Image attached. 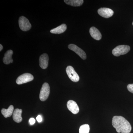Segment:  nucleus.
Segmentation results:
<instances>
[{"instance_id": "39448f33", "label": "nucleus", "mask_w": 133, "mask_h": 133, "mask_svg": "<svg viewBox=\"0 0 133 133\" xmlns=\"http://www.w3.org/2000/svg\"><path fill=\"white\" fill-rule=\"evenodd\" d=\"M34 79L33 75L30 73H24L17 78L16 83L17 84L21 85L32 81Z\"/></svg>"}, {"instance_id": "4468645a", "label": "nucleus", "mask_w": 133, "mask_h": 133, "mask_svg": "<svg viewBox=\"0 0 133 133\" xmlns=\"http://www.w3.org/2000/svg\"><path fill=\"white\" fill-rule=\"evenodd\" d=\"M67 27L65 24H61L60 26L50 30V32L52 34H59L64 33L66 30Z\"/></svg>"}, {"instance_id": "9d476101", "label": "nucleus", "mask_w": 133, "mask_h": 133, "mask_svg": "<svg viewBox=\"0 0 133 133\" xmlns=\"http://www.w3.org/2000/svg\"><path fill=\"white\" fill-rule=\"evenodd\" d=\"M49 58L48 54L44 53L39 58V65L41 68L45 69L48 67L49 64Z\"/></svg>"}, {"instance_id": "423d86ee", "label": "nucleus", "mask_w": 133, "mask_h": 133, "mask_svg": "<svg viewBox=\"0 0 133 133\" xmlns=\"http://www.w3.org/2000/svg\"><path fill=\"white\" fill-rule=\"evenodd\" d=\"M66 71L69 78L72 81L74 82H77L79 81V76L75 71L74 68L72 66H67L66 69Z\"/></svg>"}, {"instance_id": "f03ea898", "label": "nucleus", "mask_w": 133, "mask_h": 133, "mask_svg": "<svg viewBox=\"0 0 133 133\" xmlns=\"http://www.w3.org/2000/svg\"><path fill=\"white\" fill-rule=\"evenodd\" d=\"M130 47L127 45H119L117 46L112 51L113 55L118 57L122 55H125L129 51Z\"/></svg>"}, {"instance_id": "6ab92c4d", "label": "nucleus", "mask_w": 133, "mask_h": 133, "mask_svg": "<svg viewBox=\"0 0 133 133\" xmlns=\"http://www.w3.org/2000/svg\"><path fill=\"white\" fill-rule=\"evenodd\" d=\"M35 120L33 118H31L29 119V122L30 124L31 125H34V124L35 123Z\"/></svg>"}, {"instance_id": "aec40b11", "label": "nucleus", "mask_w": 133, "mask_h": 133, "mask_svg": "<svg viewBox=\"0 0 133 133\" xmlns=\"http://www.w3.org/2000/svg\"><path fill=\"white\" fill-rule=\"evenodd\" d=\"M36 119L37 122L39 123L42 122V118L41 115H38V116L37 117Z\"/></svg>"}, {"instance_id": "1a4fd4ad", "label": "nucleus", "mask_w": 133, "mask_h": 133, "mask_svg": "<svg viewBox=\"0 0 133 133\" xmlns=\"http://www.w3.org/2000/svg\"><path fill=\"white\" fill-rule=\"evenodd\" d=\"M67 107L70 111L74 114L78 113L79 108L77 103L73 100H69L67 103Z\"/></svg>"}, {"instance_id": "412c9836", "label": "nucleus", "mask_w": 133, "mask_h": 133, "mask_svg": "<svg viewBox=\"0 0 133 133\" xmlns=\"http://www.w3.org/2000/svg\"><path fill=\"white\" fill-rule=\"evenodd\" d=\"M3 48V47L2 45L1 44H0V51H1L2 50Z\"/></svg>"}, {"instance_id": "9b49d317", "label": "nucleus", "mask_w": 133, "mask_h": 133, "mask_svg": "<svg viewBox=\"0 0 133 133\" xmlns=\"http://www.w3.org/2000/svg\"><path fill=\"white\" fill-rule=\"evenodd\" d=\"M90 33L93 38L97 41H99L102 38V35L99 30L94 27L90 28Z\"/></svg>"}, {"instance_id": "a211bd4d", "label": "nucleus", "mask_w": 133, "mask_h": 133, "mask_svg": "<svg viewBox=\"0 0 133 133\" xmlns=\"http://www.w3.org/2000/svg\"><path fill=\"white\" fill-rule=\"evenodd\" d=\"M127 89L129 92L133 94V84H128L127 86Z\"/></svg>"}, {"instance_id": "0eeeda50", "label": "nucleus", "mask_w": 133, "mask_h": 133, "mask_svg": "<svg viewBox=\"0 0 133 133\" xmlns=\"http://www.w3.org/2000/svg\"><path fill=\"white\" fill-rule=\"evenodd\" d=\"M69 49L73 51L78 55L82 59H85L87 58L86 54L81 48H79L77 45L74 44H70L68 46Z\"/></svg>"}, {"instance_id": "20e7f679", "label": "nucleus", "mask_w": 133, "mask_h": 133, "mask_svg": "<svg viewBox=\"0 0 133 133\" xmlns=\"http://www.w3.org/2000/svg\"><path fill=\"white\" fill-rule=\"evenodd\" d=\"M19 27L23 31H27L31 28V25L28 19L24 16L20 17L19 20Z\"/></svg>"}, {"instance_id": "f8f14e48", "label": "nucleus", "mask_w": 133, "mask_h": 133, "mask_svg": "<svg viewBox=\"0 0 133 133\" xmlns=\"http://www.w3.org/2000/svg\"><path fill=\"white\" fill-rule=\"evenodd\" d=\"M22 110L21 109H16L14 111L13 114V118L14 121L17 123H20L22 120Z\"/></svg>"}, {"instance_id": "f257e3e1", "label": "nucleus", "mask_w": 133, "mask_h": 133, "mask_svg": "<svg viewBox=\"0 0 133 133\" xmlns=\"http://www.w3.org/2000/svg\"><path fill=\"white\" fill-rule=\"evenodd\" d=\"M112 125L118 133H129L132 129L130 123L121 116H114L112 119Z\"/></svg>"}, {"instance_id": "6e6552de", "label": "nucleus", "mask_w": 133, "mask_h": 133, "mask_svg": "<svg viewBox=\"0 0 133 133\" xmlns=\"http://www.w3.org/2000/svg\"><path fill=\"white\" fill-rule=\"evenodd\" d=\"M98 14L102 17L108 18L112 16L114 12L110 9L108 8H101L98 10Z\"/></svg>"}, {"instance_id": "f3484780", "label": "nucleus", "mask_w": 133, "mask_h": 133, "mask_svg": "<svg viewBox=\"0 0 133 133\" xmlns=\"http://www.w3.org/2000/svg\"><path fill=\"white\" fill-rule=\"evenodd\" d=\"M90 129V126L88 124L82 125L79 128V133H89Z\"/></svg>"}, {"instance_id": "7ed1b4c3", "label": "nucleus", "mask_w": 133, "mask_h": 133, "mask_svg": "<svg viewBox=\"0 0 133 133\" xmlns=\"http://www.w3.org/2000/svg\"><path fill=\"white\" fill-rule=\"evenodd\" d=\"M50 92V88L49 84L46 83H44L41 88L39 95V98L41 101H44L48 99Z\"/></svg>"}, {"instance_id": "ddd939ff", "label": "nucleus", "mask_w": 133, "mask_h": 133, "mask_svg": "<svg viewBox=\"0 0 133 133\" xmlns=\"http://www.w3.org/2000/svg\"><path fill=\"white\" fill-rule=\"evenodd\" d=\"M13 54V51L12 50H8L5 53L4 57H3V63L6 64H9L13 62V59L12 58V55Z\"/></svg>"}, {"instance_id": "dca6fc26", "label": "nucleus", "mask_w": 133, "mask_h": 133, "mask_svg": "<svg viewBox=\"0 0 133 133\" xmlns=\"http://www.w3.org/2000/svg\"><path fill=\"white\" fill-rule=\"evenodd\" d=\"M64 2L67 5L72 6H79L83 5V0H64Z\"/></svg>"}, {"instance_id": "2eb2a0df", "label": "nucleus", "mask_w": 133, "mask_h": 133, "mask_svg": "<svg viewBox=\"0 0 133 133\" xmlns=\"http://www.w3.org/2000/svg\"><path fill=\"white\" fill-rule=\"evenodd\" d=\"M14 107L12 105L10 106L8 109L3 108L2 109L1 112L5 118L10 117L14 113Z\"/></svg>"}, {"instance_id": "4be33fe9", "label": "nucleus", "mask_w": 133, "mask_h": 133, "mask_svg": "<svg viewBox=\"0 0 133 133\" xmlns=\"http://www.w3.org/2000/svg\"><path fill=\"white\" fill-rule=\"evenodd\" d=\"M132 24H133V23H132Z\"/></svg>"}]
</instances>
